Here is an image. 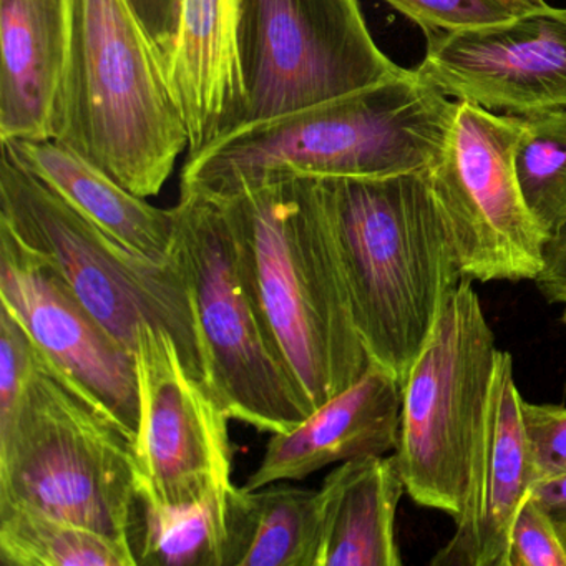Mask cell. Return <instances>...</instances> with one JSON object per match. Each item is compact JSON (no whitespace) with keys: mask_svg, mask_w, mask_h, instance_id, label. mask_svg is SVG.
<instances>
[{"mask_svg":"<svg viewBox=\"0 0 566 566\" xmlns=\"http://www.w3.org/2000/svg\"><path fill=\"white\" fill-rule=\"evenodd\" d=\"M214 200L230 224L238 268L268 337L317 409L353 386L370 363L321 180L281 178Z\"/></svg>","mask_w":566,"mask_h":566,"instance_id":"cell-1","label":"cell"},{"mask_svg":"<svg viewBox=\"0 0 566 566\" xmlns=\"http://www.w3.org/2000/svg\"><path fill=\"white\" fill-rule=\"evenodd\" d=\"M459 101L417 69L353 94L244 125L191 155L181 190L214 198L281 178H366L436 167Z\"/></svg>","mask_w":566,"mask_h":566,"instance_id":"cell-2","label":"cell"},{"mask_svg":"<svg viewBox=\"0 0 566 566\" xmlns=\"http://www.w3.org/2000/svg\"><path fill=\"white\" fill-rule=\"evenodd\" d=\"M321 188L357 333L369 359L403 382L463 277L433 167L323 178Z\"/></svg>","mask_w":566,"mask_h":566,"instance_id":"cell-3","label":"cell"},{"mask_svg":"<svg viewBox=\"0 0 566 566\" xmlns=\"http://www.w3.org/2000/svg\"><path fill=\"white\" fill-rule=\"evenodd\" d=\"M69 52L52 138L140 198L188 148L167 67L130 0H69Z\"/></svg>","mask_w":566,"mask_h":566,"instance_id":"cell-4","label":"cell"},{"mask_svg":"<svg viewBox=\"0 0 566 566\" xmlns=\"http://www.w3.org/2000/svg\"><path fill=\"white\" fill-rule=\"evenodd\" d=\"M138 483L132 437L32 344L18 403L0 422V502L32 506L130 545Z\"/></svg>","mask_w":566,"mask_h":566,"instance_id":"cell-5","label":"cell"},{"mask_svg":"<svg viewBox=\"0 0 566 566\" xmlns=\"http://www.w3.org/2000/svg\"><path fill=\"white\" fill-rule=\"evenodd\" d=\"M0 228L51 266L132 353L142 326L160 327L174 337L188 370L208 384L190 291L174 256L157 261L128 250L4 151Z\"/></svg>","mask_w":566,"mask_h":566,"instance_id":"cell-6","label":"cell"},{"mask_svg":"<svg viewBox=\"0 0 566 566\" xmlns=\"http://www.w3.org/2000/svg\"><path fill=\"white\" fill-rule=\"evenodd\" d=\"M496 353L479 294L462 277L402 382L394 462L413 502L453 520L465 503Z\"/></svg>","mask_w":566,"mask_h":566,"instance_id":"cell-7","label":"cell"},{"mask_svg":"<svg viewBox=\"0 0 566 566\" xmlns=\"http://www.w3.org/2000/svg\"><path fill=\"white\" fill-rule=\"evenodd\" d=\"M174 211L171 256L190 291L208 386L231 420L290 432L313 407L284 369L244 286L223 208L201 191L181 190Z\"/></svg>","mask_w":566,"mask_h":566,"instance_id":"cell-8","label":"cell"},{"mask_svg":"<svg viewBox=\"0 0 566 566\" xmlns=\"http://www.w3.org/2000/svg\"><path fill=\"white\" fill-rule=\"evenodd\" d=\"M243 124L281 117L402 75L374 42L359 0H243Z\"/></svg>","mask_w":566,"mask_h":566,"instance_id":"cell-9","label":"cell"},{"mask_svg":"<svg viewBox=\"0 0 566 566\" xmlns=\"http://www.w3.org/2000/svg\"><path fill=\"white\" fill-rule=\"evenodd\" d=\"M518 115L459 101L449 144L433 167L463 277L535 280L545 237L523 200L515 170Z\"/></svg>","mask_w":566,"mask_h":566,"instance_id":"cell-10","label":"cell"},{"mask_svg":"<svg viewBox=\"0 0 566 566\" xmlns=\"http://www.w3.org/2000/svg\"><path fill=\"white\" fill-rule=\"evenodd\" d=\"M140 427L138 492L165 505H190L233 489L230 417L205 380L185 366L174 337L138 329Z\"/></svg>","mask_w":566,"mask_h":566,"instance_id":"cell-11","label":"cell"},{"mask_svg":"<svg viewBox=\"0 0 566 566\" xmlns=\"http://www.w3.org/2000/svg\"><path fill=\"white\" fill-rule=\"evenodd\" d=\"M0 303L52 369L137 443V357L81 303L51 266L0 228Z\"/></svg>","mask_w":566,"mask_h":566,"instance_id":"cell-12","label":"cell"},{"mask_svg":"<svg viewBox=\"0 0 566 566\" xmlns=\"http://www.w3.org/2000/svg\"><path fill=\"white\" fill-rule=\"evenodd\" d=\"M426 38L417 71L449 97L512 115L566 108V9Z\"/></svg>","mask_w":566,"mask_h":566,"instance_id":"cell-13","label":"cell"},{"mask_svg":"<svg viewBox=\"0 0 566 566\" xmlns=\"http://www.w3.org/2000/svg\"><path fill=\"white\" fill-rule=\"evenodd\" d=\"M522 400L512 354L499 350L465 503L432 565L506 566L510 530L533 486Z\"/></svg>","mask_w":566,"mask_h":566,"instance_id":"cell-14","label":"cell"},{"mask_svg":"<svg viewBox=\"0 0 566 566\" xmlns=\"http://www.w3.org/2000/svg\"><path fill=\"white\" fill-rule=\"evenodd\" d=\"M402 382L370 360L363 376L290 432L271 433L263 459L244 489L300 482L313 473L367 455H386L399 440Z\"/></svg>","mask_w":566,"mask_h":566,"instance_id":"cell-15","label":"cell"},{"mask_svg":"<svg viewBox=\"0 0 566 566\" xmlns=\"http://www.w3.org/2000/svg\"><path fill=\"white\" fill-rule=\"evenodd\" d=\"M243 0H181L168 81L188 132V157L241 127L247 85L241 61Z\"/></svg>","mask_w":566,"mask_h":566,"instance_id":"cell-16","label":"cell"},{"mask_svg":"<svg viewBox=\"0 0 566 566\" xmlns=\"http://www.w3.org/2000/svg\"><path fill=\"white\" fill-rule=\"evenodd\" d=\"M69 32V0H0L2 142L52 137Z\"/></svg>","mask_w":566,"mask_h":566,"instance_id":"cell-17","label":"cell"},{"mask_svg":"<svg viewBox=\"0 0 566 566\" xmlns=\"http://www.w3.org/2000/svg\"><path fill=\"white\" fill-rule=\"evenodd\" d=\"M2 151L128 250L170 260L174 210H161L132 193L57 138L2 142Z\"/></svg>","mask_w":566,"mask_h":566,"instance_id":"cell-18","label":"cell"},{"mask_svg":"<svg viewBox=\"0 0 566 566\" xmlns=\"http://www.w3.org/2000/svg\"><path fill=\"white\" fill-rule=\"evenodd\" d=\"M406 493L394 457L339 463L317 490L314 566H400L396 513Z\"/></svg>","mask_w":566,"mask_h":566,"instance_id":"cell-19","label":"cell"},{"mask_svg":"<svg viewBox=\"0 0 566 566\" xmlns=\"http://www.w3.org/2000/svg\"><path fill=\"white\" fill-rule=\"evenodd\" d=\"M317 535V490L276 482L228 492L223 566H314Z\"/></svg>","mask_w":566,"mask_h":566,"instance_id":"cell-20","label":"cell"},{"mask_svg":"<svg viewBox=\"0 0 566 566\" xmlns=\"http://www.w3.org/2000/svg\"><path fill=\"white\" fill-rule=\"evenodd\" d=\"M0 558L9 566H137L128 543L14 502H0Z\"/></svg>","mask_w":566,"mask_h":566,"instance_id":"cell-21","label":"cell"},{"mask_svg":"<svg viewBox=\"0 0 566 566\" xmlns=\"http://www.w3.org/2000/svg\"><path fill=\"white\" fill-rule=\"evenodd\" d=\"M227 496L165 505L138 492L130 528L138 565L223 566Z\"/></svg>","mask_w":566,"mask_h":566,"instance_id":"cell-22","label":"cell"},{"mask_svg":"<svg viewBox=\"0 0 566 566\" xmlns=\"http://www.w3.org/2000/svg\"><path fill=\"white\" fill-rule=\"evenodd\" d=\"M515 170L523 200L545 240L566 223V108L518 115Z\"/></svg>","mask_w":566,"mask_h":566,"instance_id":"cell-23","label":"cell"},{"mask_svg":"<svg viewBox=\"0 0 566 566\" xmlns=\"http://www.w3.org/2000/svg\"><path fill=\"white\" fill-rule=\"evenodd\" d=\"M430 32H457L512 21L530 12L512 0H384Z\"/></svg>","mask_w":566,"mask_h":566,"instance_id":"cell-24","label":"cell"},{"mask_svg":"<svg viewBox=\"0 0 566 566\" xmlns=\"http://www.w3.org/2000/svg\"><path fill=\"white\" fill-rule=\"evenodd\" d=\"M506 566H566V525L530 495L510 530Z\"/></svg>","mask_w":566,"mask_h":566,"instance_id":"cell-25","label":"cell"},{"mask_svg":"<svg viewBox=\"0 0 566 566\" xmlns=\"http://www.w3.org/2000/svg\"><path fill=\"white\" fill-rule=\"evenodd\" d=\"M533 485L566 472V407L522 400Z\"/></svg>","mask_w":566,"mask_h":566,"instance_id":"cell-26","label":"cell"},{"mask_svg":"<svg viewBox=\"0 0 566 566\" xmlns=\"http://www.w3.org/2000/svg\"><path fill=\"white\" fill-rule=\"evenodd\" d=\"M32 356V340L8 310L0 311V422L18 403Z\"/></svg>","mask_w":566,"mask_h":566,"instance_id":"cell-27","label":"cell"},{"mask_svg":"<svg viewBox=\"0 0 566 566\" xmlns=\"http://www.w3.org/2000/svg\"><path fill=\"white\" fill-rule=\"evenodd\" d=\"M536 287L548 303L566 304V223L543 248V268Z\"/></svg>","mask_w":566,"mask_h":566,"instance_id":"cell-28","label":"cell"},{"mask_svg":"<svg viewBox=\"0 0 566 566\" xmlns=\"http://www.w3.org/2000/svg\"><path fill=\"white\" fill-rule=\"evenodd\" d=\"M530 496L553 518L566 525V472L536 482L530 490Z\"/></svg>","mask_w":566,"mask_h":566,"instance_id":"cell-29","label":"cell"},{"mask_svg":"<svg viewBox=\"0 0 566 566\" xmlns=\"http://www.w3.org/2000/svg\"><path fill=\"white\" fill-rule=\"evenodd\" d=\"M515 4L522 6V8L528 9V11H536V9L548 8L545 0H512Z\"/></svg>","mask_w":566,"mask_h":566,"instance_id":"cell-30","label":"cell"},{"mask_svg":"<svg viewBox=\"0 0 566 566\" xmlns=\"http://www.w3.org/2000/svg\"><path fill=\"white\" fill-rule=\"evenodd\" d=\"M563 321H565V323H566V310H565V314H563Z\"/></svg>","mask_w":566,"mask_h":566,"instance_id":"cell-31","label":"cell"}]
</instances>
